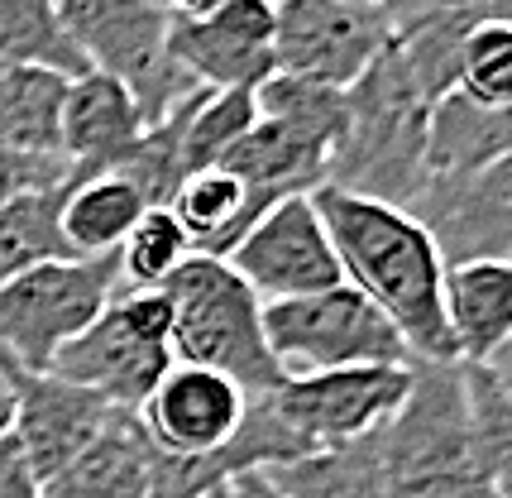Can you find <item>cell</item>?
<instances>
[{
  "label": "cell",
  "mask_w": 512,
  "mask_h": 498,
  "mask_svg": "<svg viewBox=\"0 0 512 498\" xmlns=\"http://www.w3.org/2000/svg\"><path fill=\"white\" fill-rule=\"evenodd\" d=\"M446 321L460 364H484L503 340H512V259L446 269Z\"/></svg>",
  "instance_id": "cell-20"
},
{
  "label": "cell",
  "mask_w": 512,
  "mask_h": 498,
  "mask_svg": "<svg viewBox=\"0 0 512 498\" xmlns=\"http://www.w3.org/2000/svg\"><path fill=\"white\" fill-rule=\"evenodd\" d=\"M53 5H58V0H53Z\"/></svg>",
  "instance_id": "cell-42"
},
{
  "label": "cell",
  "mask_w": 512,
  "mask_h": 498,
  "mask_svg": "<svg viewBox=\"0 0 512 498\" xmlns=\"http://www.w3.org/2000/svg\"><path fill=\"white\" fill-rule=\"evenodd\" d=\"M283 197L273 192H254L235 173L225 168H201V173H187L178 187V197L168 202V211L178 216V226L187 230V240L197 254H216L225 259L230 249L245 240L249 230L264 221L268 206H278Z\"/></svg>",
  "instance_id": "cell-18"
},
{
  "label": "cell",
  "mask_w": 512,
  "mask_h": 498,
  "mask_svg": "<svg viewBox=\"0 0 512 498\" xmlns=\"http://www.w3.org/2000/svg\"><path fill=\"white\" fill-rule=\"evenodd\" d=\"M173 369V307L163 293H115L106 312L53 355L48 374L139 412Z\"/></svg>",
  "instance_id": "cell-6"
},
{
  "label": "cell",
  "mask_w": 512,
  "mask_h": 498,
  "mask_svg": "<svg viewBox=\"0 0 512 498\" xmlns=\"http://www.w3.org/2000/svg\"><path fill=\"white\" fill-rule=\"evenodd\" d=\"M312 202L340 254L345 283L398 326L412 360L460 364L446 321V259L422 221L402 206L350 197L340 187H316Z\"/></svg>",
  "instance_id": "cell-1"
},
{
  "label": "cell",
  "mask_w": 512,
  "mask_h": 498,
  "mask_svg": "<svg viewBox=\"0 0 512 498\" xmlns=\"http://www.w3.org/2000/svg\"><path fill=\"white\" fill-rule=\"evenodd\" d=\"M484 15L489 10L479 0H465V5H450V10H436V15L402 24L398 34H393V53H398L402 72L412 77V87L422 91L431 106L460 91L465 44Z\"/></svg>",
  "instance_id": "cell-21"
},
{
  "label": "cell",
  "mask_w": 512,
  "mask_h": 498,
  "mask_svg": "<svg viewBox=\"0 0 512 498\" xmlns=\"http://www.w3.org/2000/svg\"><path fill=\"white\" fill-rule=\"evenodd\" d=\"M388 498H493L474 455L465 364L412 369V393L379 431Z\"/></svg>",
  "instance_id": "cell-3"
},
{
  "label": "cell",
  "mask_w": 512,
  "mask_h": 498,
  "mask_svg": "<svg viewBox=\"0 0 512 498\" xmlns=\"http://www.w3.org/2000/svg\"><path fill=\"white\" fill-rule=\"evenodd\" d=\"M15 408H20V398H15V374H10V364L0 360V441L15 436Z\"/></svg>",
  "instance_id": "cell-36"
},
{
  "label": "cell",
  "mask_w": 512,
  "mask_h": 498,
  "mask_svg": "<svg viewBox=\"0 0 512 498\" xmlns=\"http://www.w3.org/2000/svg\"><path fill=\"white\" fill-rule=\"evenodd\" d=\"M479 369H484L493 384H498V388H503V393L512 398V340H503V345H498V350H493V355L479 364Z\"/></svg>",
  "instance_id": "cell-37"
},
{
  "label": "cell",
  "mask_w": 512,
  "mask_h": 498,
  "mask_svg": "<svg viewBox=\"0 0 512 498\" xmlns=\"http://www.w3.org/2000/svg\"><path fill=\"white\" fill-rule=\"evenodd\" d=\"M469 422H474V455L489 479L493 498H512V398L493 384L479 364H465Z\"/></svg>",
  "instance_id": "cell-29"
},
{
  "label": "cell",
  "mask_w": 512,
  "mask_h": 498,
  "mask_svg": "<svg viewBox=\"0 0 512 498\" xmlns=\"http://www.w3.org/2000/svg\"><path fill=\"white\" fill-rule=\"evenodd\" d=\"M120 293L115 254L53 259L0 283V360L29 374H48L53 355L77 340Z\"/></svg>",
  "instance_id": "cell-7"
},
{
  "label": "cell",
  "mask_w": 512,
  "mask_h": 498,
  "mask_svg": "<svg viewBox=\"0 0 512 498\" xmlns=\"http://www.w3.org/2000/svg\"><path fill=\"white\" fill-rule=\"evenodd\" d=\"M225 264L254 288L259 302H292L345 283L340 254L326 235L312 192L268 206L264 221L225 254Z\"/></svg>",
  "instance_id": "cell-11"
},
{
  "label": "cell",
  "mask_w": 512,
  "mask_h": 498,
  "mask_svg": "<svg viewBox=\"0 0 512 498\" xmlns=\"http://www.w3.org/2000/svg\"><path fill=\"white\" fill-rule=\"evenodd\" d=\"M0 498H44V479L34 475V465L15 436L0 441Z\"/></svg>",
  "instance_id": "cell-34"
},
{
  "label": "cell",
  "mask_w": 512,
  "mask_h": 498,
  "mask_svg": "<svg viewBox=\"0 0 512 498\" xmlns=\"http://www.w3.org/2000/svg\"><path fill=\"white\" fill-rule=\"evenodd\" d=\"M58 20L67 39L87 58V68L125 82L144 125L201 96V82L182 68L168 48V15L154 0H58Z\"/></svg>",
  "instance_id": "cell-5"
},
{
  "label": "cell",
  "mask_w": 512,
  "mask_h": 498,
  "mask_svg": "<svg viewBox=\"0 0 512 498\" xmlns=\"http://www.w3.org/2000/svg\"><path fill=\"white\" fill-rule=\"evenodd\" d=\"M264 336L288 379L355 364H412L398 326L350 283L292 302H264Z\"/></svg>",
  "instance_id": "cell-8"
},
{
  "label": "cell",
  "mask_w": 512,
  "mask_h": 498,
  "mask_svg": "<svg viewBox=\"0 0 512 498\" xmlns=\"http://www.w3.org/2000/svg\"><path fill=\"white\" fill-rule=\"evenodd\" d=\"M412 216L436 240L446 269L474 259H512V154L469 178L426 182Z\"/></svg>",
  "instance_id": "cell-13"
},
{
  "label": "cell",
  "mask_w": 512,
  "mask_h": 498,
  "mask_svg": "<svg viewBox=\"0 0 512 498\" xmlns=\"http://www.w3.org/2000/svg\"><path fill=\"white\" fill-rule=\"evenodd\" d=\"M259 96L254 91H201L197 111L187 120V173L216 168V163L254 130Z\"/></svg>",
  "instance_id": "cell-31"
},
{
  "label": "cell",
  "mask_w": 512,
  "mask_h": 498,
  "mask_svg": "<svg viewBox=\"0 0 512 498\" xmlns=\"http://www.w3.org/2000/svg\"><path fill=\"white\" fill-rule=\"evenodd\" d=\"M489 10H493V15H508V20H512V0H498V5H489Z\"/></svg>",
  "instance_id": "cell-39"
},
{
  "label": "cell",
  "mask_w": 512,
  "mask_h": 498,
  "mask_svg": "<svg viewBox=\"0 0 512 498\" xmlns=\"http://www.w3.org/2000/svg\"><path fill=\"white\" fill-rule=\"evenodd\" d=\"M0 63H29L63 77L87 72V58L67 39L53 0H0Z\"/></svg>",
  "instance_id": "cell-26"
},
{
  "label": "cell",
  "mask_w": 512,
  "mask_h": 498,
  "mask_svg": "<svg viewBox=\"0 0 512 498\" xmlns=\"http://www.w3.org/2000/svg\"><path fill=\"white\" fill-rule=\"evenodd\" d=\"M393 44L369 0H273V68L350 91Z\"/></svg>",
  "instance_id": "cell-10"
},
{
  "label": "cell",
  "mask_w": 512,
  "mask_h": 498,
  "mask_svg": "<svg viewBox=\"0 0 512 498\" xmlns=\"http://www.w3.org/2000/svg\"><path fill=\"white\" fill-rule=\"evenodd\" d=\"M197 101L201 96H192V101L178 106L168 120L149 125L144 139L130 149V159L115 168L120 178L134 182V192L144 197V206H168L178 197L182 178H187V149H182V144H187V120L197 111Z\"/></svg>",
  "instance_id": "cell-28"
},
{
  "label": "cell",
  "mask_w": 512,
  "mask_h": 498,
  "mask_svg": "<svg viewBox=\"0 0 512 498\" xmlns=\"http://www.w3.org/2000/svg\"><path fill=\"white\" fill-rule=\"evenodd\" d=\"M144 115L134 106L125 82H115L106 72L87 68L82 77L67 82L63 96V125H58V149L67 159V178H96L115 173L130 159V149L144 139Z\"/></svg>",
  "instance_id": "cell-16"
},
{
  "label": "cell",
  "mask_w": 512,
  "mask_h": 498,
  "mask_svg": "<svg viewBox=\"0 0 512 498\" xmlns=\"http://www.w3.org/2000/svg\"><path fill=\"white\" fill-rule=\"evenodd\" d=\"M10 374H15V398H20V408H15V441L24 446L34 475L48 484L111 427V417L120 408H111L106 398H96L87 388L67 384L58 374H29L20 364H10Z\"/></svg>",
  "instance_id": "cell-15"
},
{
  "label": "cell",
  "mask_w": 512,
  "mask_h": 498,
  "mask_svg": "<svg viewBox=\"0 0 512 498\" xmlns=\"http://www.w3.org/2000/svg\"><path fill=\"white\" fill-rule=\"evenodd\" d=\"M460 91L484 101V106H512V20L508 15H484L474 24L465 44V68Z\"/></svg>",
  "instance_id": "cell-32"
},
{
  "label": "cell",
  "mask_w": 512,
  "mask_h": 498,
  "mask_svg": "<svg viewBox=\"0 0 512 498\" xmlns=\"http://www.w3.org/2000/svg\"><path fill=\"white\" fill-rule=\"evenodd\" d=\"M158 10L168 15V20H197V15H211V10H221L225 0H154Z\"/></svg>",
  "instance_id": "cell-38"
},
{
  "label": "cell",
  "mask_w": 512,
  "mask_h": 498,
  "mask_svg": "<svg viewBox=\"0 0 512 498\" xmlns=\"http://www.w3.org/2000/svg\"><path fill=\"white\" fill-rule=\"evenodd\" d=\"M259 96V115L268 120H283L302 135H316L331 144H340V130H345V91L321 87V82H307V77H288V72H273L264 87L254 91ZM331 173V168H326Z\"/></svg>",
  "instance_id": "cell-30"
},
{
  "label": "cell",
  "mask_w": 512,
  "mask_h": 498,
  "mask_svg": "<svg viewBox=\"0 0 512 498\" xmlns=\"http://www.w3.org/2000/svg\"><path fill=\"white\" fill-rule=\"evenodd\" d=\"M192 254L197 249L187 240V230L178 226V216L168 206H149L125 235V245L115 249L120 293H163Z\"/></svg>",
  "instance_id": "cell-27"
},
{
  "label": "cell",
  "mask_w": 512,
  "mask_h": 498,
  "mask_svg": "<svg viewBox=\"0 0 512 498\" xmlns=\"http://www.w3.org/2000/svg\"><path fill=\"white\" fill-rule=\"evenodd\" d=\"M249 403H254V393H245L235 379H225L216 369H201V364L173 360L163 384L139 408V422H144L158 455L197 460V455L225 451L240 436Z\"/></svg>",
  "instance_id": "cell-12"
},
{
  "label": "cell",
  "mask_w": 512,
  "mask_h": 498,
  "mask_svg": "<svg viewBox=\"0 0 512 498\" xmlns=\"http://www.w3.org/2000/svg\"><path fill=\"white\" fill-rule=\"evenodd\" d=\"M168 48L206 91H259L273 77V0H225L168 24Z\"/></svg>",
  "instance_id": "cell-14"
},
{
  "label": "cell",
  "mask_w": 512,
  "mask_h": 498,
  "mask_svg": "<svg viewBox=\"0 0 512 498\" xmlns=\"http://www.w3.org/2000/svg\"><path fill=\"white\" fill-rule=\"evenodd\" d=\"M268 484L283 498H388L379 465V436L335 446V451H312L292 465L264 470Z\"/></svg>",
  "instance_id": "cell-24"
},
{
  "label": "cell",
  "mask_w": 512,
  "mask_h": 498,
  "mask_svg": "<svg viewBox=\"0 0 512 498\" xmlns=\"http://www.w3.org/2000/svg\"><path fill=\"white\" fill-rule=\"evenodd\" d=\"M374 10L383 15V24L398 34L402 24L422 20V15H436V10H450V5H465V0H369Z\"/></svg>",
  "instance_id": "cell-35"
},
{
  "label": "cell",
  "mask_w": 512,
  "mask_h": 498,
  "mask_svg": "<svg viewBox=\"0 0 512 498\" xmlns=\"http://www.w3.org/2000/svg\"><path fill=\"white\" fill-rule=\"evenodd\" d=\"M149 206L134 192L130 178L120 173H96V178H67L63 182V211L58 226L77 259H101L125 245V235Z\"/></svg>",
  "instance_id": "cell-22"
},
{
  "label": "cell",
  "mask_w": 512,
  "mask_h": 498,
  "mask_svg": "<svg viewBox=\"0 0 512 498\" xmlns=\"http://www.w3.org/2000/svg\"><path fill=\"white\" fill-rule=\"evenodd\" d=\"M412 364H355L302 374L273 393V408L307 451H335L379 436L412 393Z\"/></svg>",
  "instance_id": "cell-9"
},
{
  "label": "cell",
  "mask_w": 512,
  "mask_h": 498,
  "mask_svg": "<svg viewBox=\"0 0 512 498\" xmlns=\"http://www.w3.org/2000/svg\"><path fill=\"white\" fill-rule=\"evenodd\" d=\"M67 159L53 154H20L10 144H0V202L20 197V192H44V187H63L67 182Z\"/></svg>",
  "instance_id": "cell-33"
},
{
  "label": "cell",
  "mask_w": 512,
  "mask_h": 498,
  "mask_svg": "<svg viewBox=\"0 0 512 498\" xmlns=\"http://www.w3.org/2000/svg\"><path fill=\"white\" fill-rule=\"evenodd\" d=\"M512 154V106H484L465 91L431 106L426 130V182L469 178Z\"/></svg>",
  "instance_id": "cell-19"
},
{
  "label": "cell",
  "mask_w": 512,
  "mask_h": 498,
  "mask_svg": "<svg viewBox=\"0 0 512 498\" xmlns=\"http://www.w3.org/2000/svg\"><path fill=\"white\" fill-rule=\"evenodd\" d=\"M479 5H484V10H489V5H498V0H479Z\"/></svg>",
  "instance_id": "cell-41"
},
{
  "label": "cell",
  "mask_w": 512,
  "mask_h": 498,
  "mask_svg": "<svg viewBox=\"0 0 512 498\" xmlns=\"http://www.w3.org/2000/svg\"><path fill=\"white\" fill-rule=\"evenodd\" d=\"M173 307V360L216 369L245 393H278L288 374L278 369L264 336V302L240 273L216 254H192L163 288Z\"/></svg>",
  "instance_id": "cell-4"
},
{
  "label": "cell",
  "mask_w": 512,
  "mask_h": 498,
  "mask_svg": "<svg viewBox=\"0 0 512 498\" xmlns=\"http://www.w3.org/2000/svg\"><path fill=\"white\" fill-rule=\"evenodd\" d=\"M58 211H63V187L20 192V197L0 202V283L39 269V264H53V259H77L63 240Z\"/></svg>",
  "instance_id": "cell-25"
},
{
  "label": "cell",
  "mask_w": 512,
  "mask_h": 498,
  "mask_svg": "<svg viewBox=\"0 0 512 498\" xmlns=\"http://www.w3.org/2000/svg\"><path fill=\"white\" fill-rule=\"evenodd\" d=\"M206 498H235V489H230V484H221V489H211Z\"/></svg>",
  "instance_id": "cell-40"
},
{
  "label": "cell",
  "mask_w": 512,
  "mask_h": 498,
  "mask_svg": "<svg viewBox=\"0 0 512 498\" xmlns=\"http://www.w3.org/2000/svg\"><path fill=\"white\" fill-rule=\"evenodd\" d=\"M426 130L431 101L412 87L388 44L379 63L345 91V130L331 154L326 187L412 211L426 187Z\"/></svg>",
  "instance_id": "cell-2"
},
{
  "label": "cell",
  "mask_w": 512,
  "mask_h": 498,
  "mask_svg": "<svg viewBox=\"0 0 512 498\" xmlns=\"http://www.w3.org/2000/svg\"><path fill=\"white\" fill-rule=\"evenodd\" d=\"M154 441L139 412H115L111 427L44 484V498H154Z\"/></svg>",
  "instance_id": "cell-17"
},
{
  "label": "cell",
  "mask_w": 512,
  "mask_h": 498,
  "mask_svg": "<svg viewBox=\"0 0 512 498\" xmlns=\"http://www.w3.org/2000/svg\"><path fill=\"white\" fill-rule=\"evenodd\" d=\"M63 72L29 68V63H0V144L20 149V154H53L58 149V125H63Z\"/></svg>",
  "instance_id": "cell-23"
}]
</instances>
